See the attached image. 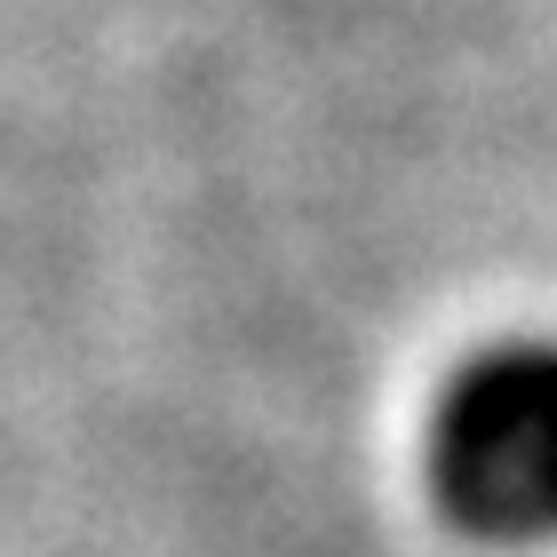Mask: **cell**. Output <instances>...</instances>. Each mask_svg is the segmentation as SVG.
<instances>
[{"mask_svg": "<svg viewBox=\"0 0 557 557\" xmlns=\"http://www.w3.org/2000/svg\"><path fill=\"white\" fill-rule=\"evenodd\" d=\"M422 478L478 542H557V335L486 343L446 374Z\"/></svg>", "mask_w": 557, "mask_h": 557, "instance_id": "1", "label": "cell"}]
</instances>
